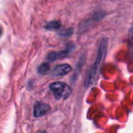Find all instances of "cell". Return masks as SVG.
I'll return each instance as SVG.
<instances>
[{"instance_id": "1", "label": "cell", "mask_w": 133, "mask_h": 133, "mask_svg": "<svg viewBox=\"0 0 133 133\" xmlns=\"http://www.w3.org/2000/svg\"><path fill=\"white\" fill-rule=\"evenodd\" d=\"M107 40L106 38H103L99 44V49L97 52V56L94 62V64L92 65L91 69L88 72V75L85 79L86 86H89L94 84L96 81L97 80L100 68L107 54Z\"/></svg>"}, {"instance_id": "2", "label": "cell", "mask_w": 133, "mask_h": 133, "mask_svg": "<svg viewBox=\"0 0 133 133\" xmlns=\"http://www.w3.org/2000/svg\"><path fill=\"white\" fill-rule=\"evenodd\" d=\"M49 88L56 99H66L71 93V87L68 85L60 82L51 84Z\"/></svg>"}, {"instance_id": "3", "label": "cell", "mask_w": 133, "mask_h": 133, "mask_svg": "<svg viewBox=\"0 0 133 133\" xmlns=\"http://www.w3.org/2000/svg\"><path fill=\"white\" fill-rule=\"evenodd\" d=\"M71 71V66L69 64H61L59 65L54 68L53 70V75L55 76H63L66 74H68Z\"/></svg>"}, {"instance_id": "4", "label": "cell", "mask_w": 133, "mask_h": 133, "mask_svg": "<svg viewBox=\"0 0 133 133\" xmlns=\"http://www.w3.org/2000/svg\"><path fill=\"white\" fill-rule=\"evenodd\" d=\"M49 110V106L42 103H38L35 106L34 109V115L35 117H42L45 114L47 113V111Z\"/></svg>"}, {"instance_id": "5", "label": "cell", "mask_w": 133, "mask_h": 133, "mask_svg": "<svg viewBox=\"0 0 133 133\" xmlns=\"http://www.w3.org/2000/svg\"><path fill=\"white\" fill-rule=\"evenodd\" d=\"M128 47L130 56L133 59V26L130 28L128 36Z\"/></svg>"}, {"instance_id": "6", "label": "cell", "mask_w": 133, "mask_h": 133, "mask_svg": "<svg viewBox=\"0 0 133 133\" xmlns=\"http://www.w3.org/2000/svg\"><path fill=\"white\" fill-rule=\"evenodd\" d=\"M68 53V51L65 50V51H60V52H51L49 55V59L51 60V61H53V60H56L57 59H59V58H62L65 55H66Z\"/></svg>"}, {"instance_id": "7", "label": "cell", "mask_w": 133, "mask_h": 133, "mask_svg": "<svg viewBox=\"0 0 133 133\" xmlns=\"http://www.w3.org/2000/svg\"><path fill=\"white\" fill-rule=\"evenodd\" d=\"M60 25H61V24L59 21H52L45 25V28L49 29V30H54V29L59 28L60 27Z\"/></svg>"}, {"instance_id": "8", "label": "cell", "mask_w": 133, "mask_h": 133, "mask_svg": "<svg viewBox=\"0 0 133 133\" xmlns=\"http://www.w3.org/2000/svg\"><path fill=\"white\" fill-rule=\"evenodd\" d=\"M49 71V65L48 63H42V65L39 66V68H38V73H40L42 75L46 74Z\"/></svg>"}, {"instance_id": "9", "label": "cell", "mask_w": 133, "mask_h": 133, "mask_svg": "<svg viewBox=\"0 0 133 133\" xmlns=\"http://www.w3.org/2000/svg\"><path fill=\"white\" fill-rule=\"evenodd\" d=\"M1 34H2V31H1V28H0V35H1Z\"/></svg>"}]
</instances>
